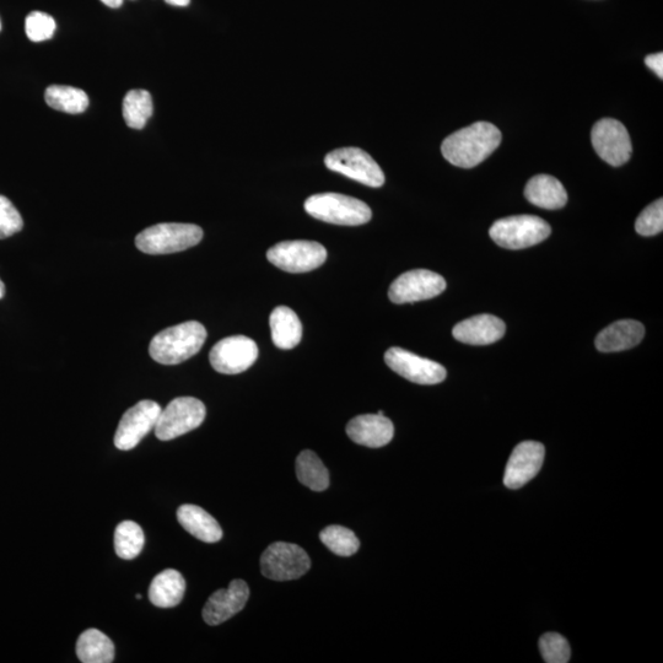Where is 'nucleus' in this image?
I'll list each match as a JSON object with an SVG mask.
<instances>
[{"label":"nucleus","mask_w":663,"mask_h":663,"mask_svg":"<svg viewBox=\"0 0 663 663\" xmlns=\"http://www.w3.org/2000/svg\"><path fill=\"white\" fill-rule=\"evenodd\" d=\"M206 339V327L197 321H188L156 334L150 342L149 354L159 364H181L194 357Z\"/></svg>","instance_id":"2"},{"label":"nucleus","mask_w":663,"mask_h":663,"mask_svg":"<svg viewBox=\"0 0 663 663\" xmlns=\"http://www.w3.org/2000/svg\"><path fill=\"white\" fill-rule=\"evenodd\" d=\"M305 210L325 223L358 226L369 223L373 212L368 204L341 193H320L306 199Z\"/></svg>","instance_id":"3"},{"label":"nucleus","mask_w":663,"mask_h":663,"mask_svg":"<svg viewBox=\"0 0 663 663\" xmlns=\"http://www.w3.org/2000/svg\"><path fill=\"white\" fill-rule=\"evenodd\" d=\"M505 331V323L500 318L485 314L457 323L452 334L458 342L471 346H488L500 341Z\"/></svg>","instance_id":"18"},{"label":"nucleus","mask_w":663,"mask_h":663,"mask_svg":"<svg viewBox=\"0 0 663 663\" xmlns=\"http://www.w3.org/2000/svg\"><path fill=\"white\" fill-rule=\"evenodd\" d=\"M163 411L160 404L154 401H140L123 414L115 435L118 450H133L140 441L155 429L159 415Z\"/></svg>","instance_id":"13"},{"label":"nucleus","mask_w":663,"mask_h":663,"mask_svg":"<svg viewBox=\"0 0 663 663\" xmlns=\"http://www.w3.org/2000/svg\"><path fill=\"white\" fill-rule=\"evenodd\" d=\"M203 239V230L194 224L164 223L145 229L136 237L139 251L147 255H170L191 249Z\"/></svg>","instance_id":"4"},{"label":"nucleus","mask_w":663,"mask_h":663,"mask_svg":"<svg viewBox=\"0 0 663 663\" xmlns=\"http://www.w3.org/2000/svg\"><path fill=\"white\" fill-rule=\"evenodd\" d=\"M385 361L388 368L414 384L438 385L446 379L444 366L402 348L388 349Z\"/></svg>","instance_id":"14"},{"label":"nucleus","mask_w":663,"mask_h":663,"mask_svg":"<svg viewBox=\"0 0 663 663\" xmlns=\"http://www.w3.org/2000/svg\"><path fill=\"white\" fill-rule=\"evenodd\" d=\"M296 476L314 492H323L330 485V473L314 451L305 450L296 458Z\"/></svg>","instance_id":"25"},{"label":"nucleus","mask_w":663,"mask_h":663,"mask_svg":"<svg viewBox=\"0 0 663 663\" xmlns=\"http://www.w3.org/2000/svg\"><path fill=\"white\" fill-rule=\"evenodd\" d=\"M311 568V560L303 548L293 543L271 544L261 557L262 574L274 581L301 578Z\"/></svg>","instance_id":"7"},{"label":"nucleus","mask_w":663,"mask_h":663,"mask_svg":"<svg viewBox=\"0 0 663 663\" xmlns=\"http://www.w3.org/2000/svg\"><path fill=\"white\" fill-rule=\"evenodd\" d=\"M186 581L179 571L164 570L156 575L149 587V600L155 607L172 608L179 606L185 596Z\"/></svg>","instance_id":"22"},{"label":"nucleus","mask_w":663,"mask_h":663,"mask_svg":"<svg viewBox=\"0 0 663 663\" xmlns=\"http://www.w3.org/2000/svg\"><path fill=\"white\" fill-rule=\"evenodd\" d=\"M320 539L325 546L339 557H352L359 551L360 542L353 531L343 526H328L321 531Z\"/></svg>","instance_id":"29"},{"label":"nucleus","mask_w":663,"mask_h":663,"mask_svg":"<svg viewBox=\"0 0 663 663\" xmlns=\"http://www.w3.org/2000/svg\"><path fill=\"white\" fill-rule=\"evenodd\" d=\"M207 409L202 401L193 397L175 398L161 411L155 425V435L161 441H170L201 427Z\"/></svg>","instance_id":"6"},{"label":"nucleus","mask_w":663,"mask_h":663,"mask_svg":"<svg viewBox=\"0 0 663 663\" xmlns=\"http://www.w3.org/2000/svg\"><path fill=\"white\" fill-rule=\"evenodd\" d=\"M258 358L255 341L245 336L221 339L209 354L210 364L220 374L236 375L250 369Z\"/></svg>","instance_id":"11"},{"label":"nucleus","mask_w":663,"mask_h":663,"mask_svg":"<svg viewBox=\"0 0 663 663\" xmlns=\"http://www.w3.org/2000/svg\"><path fill=\"white\" fill-rule=\"evenodd\" d=\"M177 520L185 530L199 541L217 543L223 538L218 521L197 505L186 504L177 510Z\"/></svg>","instance_id":"21"},{"label":"nucleus","mask_w":663,"mask_h":663,"mask_svg":"<svg viewBox=\"0 0 663 663\" xmlns=\"http://www.w3.org/2000/svg\"><path fill=\"white\" fill-rule=\"evenodd\" d=\"M5 296V285L3 283V280L0 279V300H2Z\"/></svg>","instance_id":"37"},{"label":"nucleus","mask_w":663,"mask_h":663,"mask_svg":"<svg viewBox=\"0 0 663 663\" xmlns=\"http://www.w3.org/2000/svg\"><path fill=\"white\" fill-rule=\"evenodd\" d=\"M445 289L446 280L440 274L427 269H415L403 273L391 284L388 298L395 304H412L436 298Z\"/></svg>","instance_id":"10"},{"label":"nucleus","mask_w":663,"mask_h":663,"mask_svg":"<svg viewBox=\"0 0 663 663\" xmlns=\"http://www.w3.org/2000/svg\"><path fill=\"white\" fill-rule=\"evenodd\" d=\"M551 233L547 221L535 215H515L500 219L489 230L495 244L508 250H524L541 244Z\"/></svg>","instance_id":"5"},{"label":"nucleus","mask_w":663,"mask_h":663,"mask_svg":"<svg viewBox=\"0 0 663 663\" xmlns=\"http://www.w3.org/2000/svg\"><path fill=\"white\" fill-rule=\"evenodd\" d=\"M347 434L355 444L379 449L390 444L395 435V427L385 415L364 414L350 420Z\"/></svg>","instance_id":"17"},{"label":"nucleus","mask_w":663,"mask_h":663,"mask_svg":"<svg viewBox=\"0 0 663 663\" xmlns=\"http://www.w3.org/2000/svg\"><path fill=\"white\" fill-rule=\"evenodd\" d=\"M645 336V327L634 320L612 323L596 337V348L602 353L623 352L638 346Z\"/></svg>","instance_id":"19"},{"label":"nucleus","mask_w":663,"mask_h":663,"mask_svg":"<svg viewBox=\"0 0 663 663\" xmlns=\"http://www.w3.org/2000/svg\"><path fill=\"white\" fill-rule=\"evenodd\" d=\"M153 111L152 95L147 90L128 91L123 100L122 112L129 128L143 129L153 116Z\"/></svg>","instance_id":"27"},{"label":"nucleus","mask_w":663,"mask_h":663,"mask_svg":"<svg viewBox=\"0 0 663 663\" xmlns=\"http://www.w3.org/2000/svg\"><path fill=\"white\" fill-rule=\"evenodd\" d=\"M592 145L602 160L612 166L628 163L633 147L627 128L623 123L605 118L592 128Z\"/></svg>","instance_id":"12"},{"label":"nucleus","mask_w":663,"mask_h":663,"mask_svg":"<svg viewBox=\"0 0 663 663\" xmlns=\"http://www.w3.org/2000/svg\"><path fill=\"white\" fill-rule=\"evenodd\" d=\"M77 655L83 663H111L115 660V645L100 630L88 629L79 636Z\"/></svg>","instance_id":"24"},{"label":"nucleus","mask_w":663,"mask_h":663,"mask_svg":"<svg viewBox=\"0 0 663 663\" xmlns=\"http://www.w3.org/2000/svg\"><path fill=\"white\" fill-rule=\"evenodd\" d=\"M635 230L641 236H655L663 230V201L659 199L643 210L636 219Z\"/></svg>","instance_id":"32"},{"label":"nucleus","mask_w":663,"mask_h":663,"mask_svg":"<svg viewBox=\"0 0 663 663\" xmlns=\"http://www.w3.org/2000/svg\"><path fill=\"white\" fill-rule=\"evenodd\" d=\"M0 30H2V24H0Z\"/></svg>","instance_id":"38"},{"label":"nucleus","mask_w":663,"mask_h":663,"mask_svg":"<svg viewBox=\"0 0 663 663\" xmlns=\"http://www.w3.org/2000/svg\"><path fill=\"white\" fill-rule=\"evenodd\" d=\"M645 64L654 72L660 79L663 78V53H655L645 58Z\"/></svg>","instance_id":"34"},{"label":"nucleus","mask_w":663,"mask_h":663,"mask_svg":"<svg viewBox=\"0 0 663 663\" xmlns=\"http://www.w3.org/2000/svg\"><path fill=\"white\" fill-rule=\"evenodd\" d=\"M45 100L51 109L78 115L89 107V97L85 91L67 85H51L45 93Z\"/></svg>","instance_id":"26"},{"label":"nucleus","mask_w":663,"mask_h":663,"mask_svg":"<svg viewBox=\"0 0 663 663\" xmlns=\"http://www.w3.org/2000/svg\"><path fill=\"white\" fill-rule=\"evenodd\" d=\"M501 138L498 127L488 122H477L447 137L441 145V152L450 164L472 169L498 149Z\"/></svg>","instance_id":"1"},{"label":"nucleus","mask_w":663,"mask_h":663,"mask_svg":"<svg viewBox=\"0 0 663 663\" xmlns=\"http://www.w3.org/2000/svg\"><path fill=\"white\" fill-rule=\"evenodd\" d=\"M544 456H546V450L541 442L524 441L517 445L506 465L505 487L516 490L531 482L541 471Z\"/></svg>","instance_id":"15"},{"label":"nucleus","mask_w":663,"mask_h":663,"mask_svg":"<svg viewBox=\"0 0 663 663\" xmlns=\"http://www.w3.org/2000/svg\"><path fill=\"white\" fill-rule=\"evenodd\" d=\"M167 4L174 5V7H187L191 0H165Z\"/></svg>","instance_id":"35"},{"label":"nucleus","mask_w":663,"mask_h":663,"mask_svg":"<svg viewBox=\"0 0 663 663\" xmlns=\"http://www.w3.org/2000/svg\"><path fill=\"white\" fill-rule=\"evenodd\" d=\"M539 651L547 663H567L571 650L567 639L557 633H547L539 639Z\"/></svg>","instance_id":"30"},{"label":"nucleus","mask_w":663,"mask_h":663,"mask_svg":"<svg viewBox=\"0 0 663 663\" xmlns=\"http://www.w3.org/2000/svg\"><path fill=\"white\" fill-rule=\"evenodd\" d=\"M273 343L279 349H293L303 338V325L298 315L287 306H278L273 310L271 318Z\"/></svg>","instance_id":"23"},{"label":"nucleus","mask_w":663,"mask_h":663,"mask_svg":"<svg viewBox=\"0 0 663 663\" xmlns=\"http://www.w3.org/2000/svg\"><path fill=\"white\" fill-rule=\"evenodd\" d=\"M109 8L117 9L123 4V0H101Z\"/></svg>","instance_id":"36"},{"label":"nucleus","mask_w":663,"mask_h":663,"mask_svg":"<svg viewBox=\"0 0 663 663\" xmlns=\"http://www.w3.org/2000/svg\"><path fill=\"white\" fill-rule=\"evenodd\" d=\"M250 589L244 580L230 582L228 589H221L209 597L203 608V618L209 625H219L229 621L239 613L249 601Z\"/></svg>","instance_id":"16"},{"label":"nucleus","mask_w":663,"mask_h":663,"mask_svg":"<svg viewBox=\"0 0 663 663\" xmlns=\"http://www.w3.org/2000/svg\"><path fill=\"white\" fill-rule=\"evenodd\" d=\"M24 228V220L19 210L7 197L0 196V240L19 233Z\"/></svg>","instance_id":"33"},{"label":"nucleus","mask_w":663,"mask_h":663,"mask_svg":"<svg viewBox=\"0 0 663 663\" xmlns=\"http://www.w3.org/2000/svg\"><path fill=\"white\" fill-rule=\"evenodd\" d=\"M525 197L533 206L548 210L562 209L568 202L562 182L549 175L532 177L526 185Z\"/></svg>","instance_id":"20"},{"label":"nucleus","mask_w":663,"mask_h":663,"mask_svg":"<svg viewBox=\"0 0 663 663\" xmlns=\"http://www.w3.org/2000/svg\"><path fill=\"white\" fill-rule=\"evenodd\" d=\"M144 532L136 522L123 521L115 532V551L121 559L132 560L142 553Z\"/></svg>","instance_id":"28"},{"label":"nucleus","mask_w":663,"mask_h":663,"mask_svg":"<svg viewBox=\"0 0 663 663\" xmlns=\"http://www.w3.org/2000/svg\"><path fill=\"white\" fill-rule=\"evenodd\" d=\"M56 21L51 15L41 12H32L25 21V31L32 42H42L52 39L56 32Z\"/></svg>","instance_id":"31"},{"label":"nucleus","mask_w":663,"mask_h":663,"mask_svg":"<svg viewBox=\"0 0 663 663\" xmlns=\"http://www.w3.org/2000/svg\"><path fill=\"white\" fill-rule=\"evenodd\" d=\"M327 169L338 172L365 186L379 188L384 186L385 175L379 164L359 148L333 150L325 158Z\"/></svg>","instance_id":"9"},{"label":"nucleus","mask_w":663,"mask_h":663,"mask_svg":"<svg viewBox=\"0 0 663 663\" xmlns=\"http://www.w3.org/2000/svg\"><path fill=\"white\" fill-rule=\"evenodd\" d=\"M267 258L282 271L306 273L320 268L326 262L327 251L315 241H283L268 250Z\"/></svg>","instance_id":"8"}]
</instances>
